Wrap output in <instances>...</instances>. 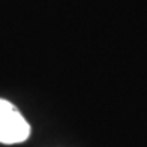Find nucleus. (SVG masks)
Instances as JSON below:
<instances>
[{
  "mask_svg": "<svg viewBox=\"0 0 147 147\" xmlns=\"http://www.w3.org/2000/svg\"><path fill=\"white\" fill-rule=\"evenodd\" d=\"M30 137V125L15 105L0 99V143L18 144Z\"/></svg>",
  "mask_w": 147,
  "mask_h": 147,
  "instance_id": "f257e3e1",
  "label": "nucleus"
}]
</instances>
